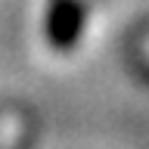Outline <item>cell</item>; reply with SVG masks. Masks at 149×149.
<instances>
[{
	"label": "cell",
	"mask_w": 149,
	"mask_h": 149,
	"mask_svg": "<svg viewBox=\"0 0 149 149\" xmlns=\"http://www.w3.org/2000/svg\"><path fill=\"white\" fill-rule=\"evenodd\" d=\"M0 149H19V127L13 121H0Z\"/></svg>",
	"instance_id": "2"
},
{
	"label": "cell",
	"mask_w": 149,
	"mask_h": 149,
	"mask_svg": "<svg viewBox=\"0 0 149 149\" xmlns=\"http://www.w3.org/2000/svg\"><path fill=\"white\" fill-rule=\"evenodd\" d=\"M87 19V0H53L47 13V40L56 50H68L78 44Z\"/></svg>",
	"instance_id": "1"
}]
</instances>
